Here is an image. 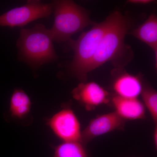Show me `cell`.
<instances>
[{
	"label": "cell",
	"mask_w": 157,
	"mask_h": 157,
	"mask_svg": "<svg viewBox=\"0 0 157 157\" xmlns=\"http://www.w3.org/2000/svg\"><path fill=\"white\" fill-rule=\"evenodd\" d=\"M49 29L42 24L22 28L17 45L22 60L33 68L54 61L58 58Z\"/></svg>",
	"instance_id": "cell-1"
},
{
	"label": "cell",
	"mask_w": 157,
	"mask_h": 157,
	"mask_svg": "<svg viewBox=\"0 0 157 157\" xmlns=\"http://www.w3.org/2000/svg\"><path fill=\"white\" fill-rule=\"evenodd\" d=\"M111 14V22L89 66L88 74L107 62H115L123 56L127 51L126 49L128 48L124 44V38L131 28V20L118 11Z\"/></svg>",
	"instance_id": "cell-2"
},
{
	"label": "cell",
	"mask_w": 157,
	"mask_h": 157,
	"mask_svg": "<svg viewBox=\"0 0 157 157\" xmlns=\"http://www.w3.org/2000/svg\"><path fill=\"white\" fill-rule=\"evenodd\" d=\"M111 19L110 14L102 22L94 23L91 29L82 33L77 40L70 41L74 57L69 65V70L81 82H86L88 68Z\"/></svg>",
	"instance_id": "cell-3"
},
{
	"label": "cell",
	"mask_w": 157,
	"mask_h": 157,
	"mask_svg": "<svg viewBox=\"0 0 157 157\" xmlns=\"http://www.w3.org/2000/svg\"><path fill=\"white\" fill-rule=\"evenodd\" d=\"M52 4L55 20L49 31L53 41L60 43L70 40L74 34L94 24L86 10L73 1H55Z\"/></svg>",
	"instance_id": "cell-4"
},
{
	"label": "cell",
	"mask_w": 157,
	"mask_h": 157,
	"mask_svg": "<svg viewBox=\"0 0 157 157\" xmlns=\"http://www.w3.org/2000/svg\"><path fill=\"white\" fill-rule=\"evenodd\" d=\"M53 4L29 0L25 5L14 8L0 15V26L22 27L36 20L50 16Z\"/></svg>",
	"instance_id": "cell-5"
},
{
	"label": "cell",
	"mask_w": 157,
	"mask_h": 157,
	"mask_svg": "<svg viewBox=\"0 0 157 157\" xmlns=\"http://www.w3.org/2000/svg\"><path fill=\"white\" fill-rule=\"evenodd\" d=\"M48 124L55 134L63 142H81L80 124L72 109H64L59 111L49 119Z\"/></svg>",
	"instance_id": "cell-6"
},
{
	"label": "cell",
	"mask_w": 157,
	"mask_h": 157,
	"mask_svg": "<svg viewBox=\"0 0 157 157\" xmlns=\"http://www.w3.org/2000/svg\"><path fill=\"white\" fill-rule=\"evenodd\" d=\"M125 124V121L115 111L99 116L92 120L82 132L81 142L85 145L95 137L123 129Z\"/></svg>",
	"instance_id": "cell-7"
},
{
	"label": "cell",
	"mask_w": 157,
	"mask_h": 157,
	"mask_svg": "<svg viewBox=\"0 0 157 157\" xmlns=\"http://www.w3.org/2000/svg\"><path fill=\"white\" fill-rule=\"evenodd\" d=\"M73 98L90 110L109 102V93L94 82H81L72 91Z\"/></svg>",
	"instance_id": "cell-8"
},
{
	"label": "cell",
	"mask_w": 157,
	"mask_h": 157,
	"mask_svg": "<svg viewBox=\"0 0 157 157\" xmlns=\"http://www.w3.org/2000/svg\"><path fill=\"white\" fill-rule=\"evenodd\" d=\"M111 102L115 112L125 121L142 120L145 118V107L137 98H125L115 95L111 99Z\"/></svg>",
	"instance_id": "cell-9"
},
{
	"label": "cell",
	"mask_w": 157,
	"mask_h": 157,
	"mask_svg": "<svg viewBox=\"0 0 157 157\" xmlns=\"http://www.w3.org/2000/svg\"><path fill=\"white\" fill-rule=\"evenodd\" d=\"M143 87L139 76L125 72L120 73L116 77L113 84L116 95L125 98H137L141 94Z\"/></svg>",
	"instance_id": "cell-10"
},
{
	"label": "cell",
	"mask_w": 157,
	"mask_h": 157,
	"mask_svg": "<svg viewBox=\"0 0 157 157\" xmlns=\"http://www.w3.org/2000/svg\"><path fill=\"white\" fill-rule=\"evenodd\" d=\"M130 33L142 41L153 51L155 62L157 66V17L155 14H152L137 29Z\"/></svg>",
	"instance_id": "cell-11"
},
{
	"label": "cell",
	"mask_w": 157,
	"mask_h": 157,
	"mask_svg": "<svg viewBox=\"0 0 157 157\" xmlns=\"http://www.w3.org/2000/svg\"><path fill=\"white\" fill-rule=\"evenodd\" d=\"M31 106L29 97L23 90H14L10 103V111L12 116L17 118L25 116L29 112Z\"/></svg>",
	"instance_id": "cell-12"
},
{
	"label": "cell",
	"mask_w": 157,
	"mask_h": 157,
	"mask_svg": "<svg viewBox=\"0 0 157 157\" xmlns=\"http://www.w3.org/2000/svg\"><path fill=\"white\" fill-rule=\"evenodd\" d=\"M54 157H88L84 145L79 141H65L55 150Z\"/></svg>",
	"instance_id": "cell-13"
},
{
	"label": "cell",
	"mask_w": 157,
	"mask_h": 157,
	"mask_svg": "<svg viewBox=\"0 0 157 157\" xmlns=\"http://www.w3.org/2000/svg\"><path fill=\"white\" fill-rule=\"evenodd\" d=\"M143 104L148 110L155 124L157 123V93L156 91L150 86H144L141 93Z\"/></svg>",
	"instance_id": "cell-14"
},
{
	"label": "cell",
	"mask_w": 157,
	"mask_h": 157,
	"mask_svg": "<svg viewBox=\"0 0 157 157\" xmlns=\"http://www.w3.org/2000/svg\"><path fill=\"white\" fill-rule=\"evenodd\" d=\"M153 2H155V1L153 0H129L127 1L128 3L135 5H147Z\"/></svg>",
	"instance_id": "cell-15"
},
{
	"label": "cell",
	"mask_w": 157,
	"mask_h": 157,
	"mask_svg": "<svg viewBox=\"0 0 157 157\" xmlns=\"http://www.w3.org/2000/svg\"><path fill=\"white\" fill-rule=\"evenodd\" d=\"M153 141L154 144L156 148H157V127L155 128L154 132L153 133Z\"/></svg>",
	"instance_id": "cell-16"
}]
</instances>
